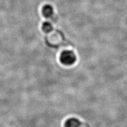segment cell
Masks as SVG:
<instances>
[{
  "instance_id": "6da1fadb",
  "label": "cell",
  "mask_w": 127,
  "mask_h": 127,
  "mask_svg": "<svg viewBox=\"0 0 127 127\" xmlns=\"http://www.w3.org/2000/svg\"><path fill=\"white\" fill-rule=\"evenodd\" d=\"M76 55L71 51H65L61 54L60 61L61 63L65 65H71L75 63Z\"/></svg>"
},
{
  "instance_id": "7a4b0ae2",
  "label": "cell",
  "mask_w": 127,
  "mask_h": 127,
  "mask_svg": "<svg viewBox=\"0 0 127 127\" xmlns=\"http://www.w3.org/2000/svg\"><path fill=\"white\" fill-rule=\"evenodd\" d=\"M42 14L46 18H50L53 15V8L50 5H46L42 8Z\"/></svg>"
},
{
  "instance_id": "3957f363",
  "label": "cell",
  "mask_w": 127,
  "mask_h": 127,
  "mask_svg": "<svg viewBox=\"0 0 127 127\" xmlns=\"http://www.w3.org/2000/svg\"><path fill=\"white\" fill-rule=\"evenodd\" d=\"M81 123L76 118H70L65 124V127H80Z\"/></svg>"
},
{
  "instance_id": "277c9868",
  "label": "cell",
  "mask_w": 127,
  "mask_h": 127,
  "mask_svg": "<svg viewBox=\"0 0 127 127\" xmlns=\"http://www.w3.org/2000/svg\"><path fill=\"white\" fill-rule=\"evenodd\" d=\"M42 29L45 32L48 33L52 31V30H53V27H52L51 24L49 23V22H45V23H43V24L42 25Z\"/></svg>"
}]
</instances>
